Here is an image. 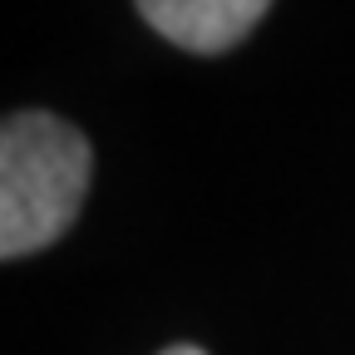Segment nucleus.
Segmentation results:
<instances>
[{
	"instance_id": "obj_2",
	"label": "nucleus",
	"mask_w": 355,
	"mask_h": 355,
	"mask_svg": "<svg viewBox=\"0 0 355 355\" xmlns=\"http://www.w3.org/2000/svg\"><path fill=\"white\" fill-rule=\"evenodd\" d=\"M272 0H139V15L178 50L217 55L257 30Z\"/></svg>"
},
{
	"instance_id": "obj_3",
	"label": "nucleus",
	"mask_w": 355,
	"mask_h": 355,
	"mask_svg": "<svg viewBox=\"0 0 355 355\" xmlns=\"http://www.w3.org/2000/svg\"><path fill=\"white\" fill-rule=\"evenodd\" d=\"M163 355H202V350H198V345H168Z\"/></svg>"
},
{
	"instance_id": "obj_1",
	"label": "nucleus",
	"mask_w": 355,
	"mask_h": 355,
	"mask_svg": "<svg viewBox=\"0 0 355 355\" xmlns=\"http://www.w3.org/2000/svg\"><path fill=\"white\" fill-rule=\"evenodd\" d=\"M89 144L60 114H10L0 133V257L15 261L69 232L89 193Z\"/></svg>"
}]
</instances>
